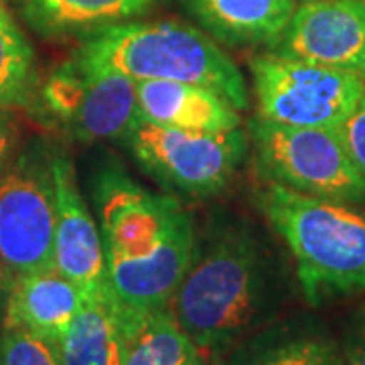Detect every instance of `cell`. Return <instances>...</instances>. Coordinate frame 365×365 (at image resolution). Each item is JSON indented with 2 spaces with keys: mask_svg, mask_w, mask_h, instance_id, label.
I'll use <instances>...</instances> for the list:
<instances>
[{
  "mask_svg": "<svg viewBox=\"0 0 365 365\" xmlns=\"http://www.w3.org/2000/svg\"><path fill=\"white\" fill-rule=\"evenodd\" d=\"M345 365H365V325H361L351 337L347 339L343 351Z\"/></svg>",
  "mask_w": 365,
  "mask_h": 365,
  "instance_id": "23",
  "label": "cell"
},
{
  "mask_svg": "<svg viewBox=\"0 0 365 365\" xmlns=\"http://www.w3.org/2000/svg\"><path fill=\"white\" fill-rule=\"evenodd\" d=\"M45 116L79 143L126 140L140 120L136 81L83 63L71 55L39 90Z\"/></svg>",
  "mask_w": 365,
  "mask_h": 365,
  "instance_id": "8",
  "label": "cell"
},
{
  "mask_svg": "<svg viewBox=\"0 0 365 365\" xmlns=\"http://www.w3.org/2000/svg\"><path fill=\"white\" fill-rule=\"evenodd\" d=\"M256 110L264 122L337 130L365 90V78L278 53L250 61Z\"/></svg>",
  "mask_w": 365,
  "mask_h": 365,
  "instance_id": "5",
  "label": "cell"
},
{
  "mask_svg": "<svg viewBox=\"0 0 365 365\" xmlns=\"http://www.w3.org/2000/svg\"><path fill=\"white\" fill-rule=\"evenodd\" d=\"M250 132L262 179L327 201L365 199V179L337 130L280 126L254 118Z\"/></svg>",
  "mask_w": 365,
  "mask_h": 365,
  "instance_id": "6",
  "label": "cell"
},
{
  "mask_svg": "<svg viewBox=\"0 0 365 365\" xmlns=\"http://www.w3.org/2000/svg\"><path fill=\"white\" fill-rule=\"evenodd\" d=\"M13 282H14V278L11 276V272L4 268V264L0 262V327H2V321H4L6 300H9V294H11Z\"/></svg>",
  "mask_w": 365,
  "mask_h": 365,
  "instance_id": "24",
  "label": "cell"
},
{
  "mask_svg": "<svg viewBox=\"0 0 365 365\" xmlns=\"http://www.w3.org/2000/svg\"><path fill=\"white\" fill-rule=\"evenodd\" d=\"M258 207L290 250L304 300H327L365 290V217L339 201L302 195L268 182Z\"/></svg>",
  "mask_w": 365,
  "mask_h": 365,
  "instance_id": "4",
  "label": "cell"
},
{
  "mask_svg": "<svg viewBox=\"0 0 365 365\" xmlns=\"http://www.w3.org/2000/svg\"><path fill=\"white\" fill-rule=\"evenodd\" d=\"M51 150L29 144L0 175V262L13 278L53 268Z\"/></svg>",
  "mask_w": 365,
  "mask_h": 365,
  "instance_id": "9",
  "label": "cell"
},
{
  "mask_svg": "<svg viewBox=\"0 0 365 365\" xmlns=\"http://www.w3.org/2000/svg\"><path fill=\"white\" fill-rule=\"evenodd\" d=\"M0 365H63L53 341L19 327H0Z\"/></svg>",
  "mask_w": 365,
  "mask_h": 365,
  "instance_id": "20",
  "label": "cell"
},
{
  "mask_svg": "<svg viewBox=\"0 0 365 365\" xmlns=\"http://www.w3.org/2000/svg\"><path fill=\"white\" fill-rule=\"evenodd\" d=\"M55 187L53 266L81 288L86 297L108 290L106 252L96 215L79 191L73 163L66 153L51 150Z\"/></svg>",
  "mask_w": 365,
  "mask_h": 365,
  "instance_id": "11",
  "label": "cell"
},
{
  "mask_svg": "<svg viewBox=\"0 0 365 365\" xmlns=\"http://www.w3.org/2000/svg\"><path fill=\"white\" fill-rule=\"evenodd\" d=\"M23 148V130L19 116L11 108L0 104V175L9 169L19 150Z\"/></svg>",
  "mask_w": 365,
  "mask_h": 365,
  "instance_id": "22",
  "label": "cell"
},
{
  "mask_svg": "<svg viewBox=\"0 0 365 365\" xmlns=\"http://www.w3.org/2000/svg\"><path fill=\"white\" fill-rule=\"evenodd\" d=\"M337 132L355 169L365 179V90L359 102L353 108V112L345 118V122L337 128Z\"/></svg>",
  "mask_w": 365,
  "mask_h": 365,
  "instance_id": "21",
  "label": "cell"
},
{
  "mask_svg": "<svg viewBox=\"0 0 365 365\" xmlns=\"http://www.w3.org/2000/svg\"><path fill=\"white\" fill-rule=\"evenodd\" d=\"M230 365H345L335 341L309 327H270L240 343Z\"/></svg>",
  "mask_w": 365,
  "mask_h": 365,
  "instance_id": "16",
  "label": "cell"
},
{
  "mask_svg": "<svg viewBox=\"0 0 365 365\" xmlns=\"http://www.w3.org/2000/svg\"><path fill=\"white\" fill-rule=\"evenodd\" d=\"M106 252L108 288L138 313L169 309L197 250L193 215L170 193H155L118 165L91 182Z\"/></svg>",
  "mask_w": 365,
  "mask_h": 365,
  "instance_id": "1",
  "label": "cell"
},
{
  "mask_svg": "<svg viewBox=\"0 0 365 365\" xmlns=\"http://www.w3.org/2000/svg\"><path fill=\"white\" fill-rule=\"evenodd\" d=\"M300 2H307V0H300Z\"/></svg>",
  "mask_w": 365,
  "mask_h": 365,
  "instance_id": "26",
  "label": "cell"
},
{
  "mask_svg": "<svg viewBox=\"0 0 365 365\" xmlns=\"http://www.w3.org/2000/svg\"><path fill=\"white\" fill-rule=\"evenodd\" d=\"M33 78V49L13 16L0 6V104L23 100Z\"/></svg>",
  "mask_w": 365,
  "mask_h": 365,
  "instance_id": "19",
  "label": "cell"
},
{
  "mask_svg": "<svg viewBox=\"0 0 365 365\" xmlns=\"http://www.w3.org/2000/svg\"><path fill=\"white\" fill-rule=\"evenodd\" d=\"M199 353L170 309H163L138 313L120 365H191Z\"/></svg>",
  "mask_w": 365,
  "mask_h": 365,
  "instance_id": "18",
  "label": "cell"
},
{
  "mask_svg": "<svg viewBox=\"0 0 365 365\" xmlns=\"http://www.w3.org/2000/svg\"><path fill=\"white\" fill-rule=\"evenodd\" d=\"M191 365H225L220 359V353H199V357H197L195 361Z\"/></svg>",
  "mask_w": 365,
  "mask_h": 365,
  "instance_id": "25",
  "label": "cell"
},
{
  "mask_svg": "<svg viewBox=\"0 0 365 365\" xmlns=\"http://www.w3.org/2000/svg\"><path fill=\"white\" fill-rule=\"evenodd\" d=\"M83 63L134 81H179L217 91L244 112L248 83L235 61L195 26L160 23H118L90 31L73 53Z\"/></svg>",
  "mask_w": 365,
  "mask_h": 365,
  "instance_id": "3",
  "label": "cell"
},
{
  "mask_svg": "<svg viewBox=\"0 0 365 365\" xmlns=\"http://www.w3.org/2000/svg\"><path fill=\"white\" fill-rule=\"evenodd\" d=\"M177 325L203 353H223L248 339L276 309V287L256 237L230 230L195 256L169 304Z\"/></svg>",
  "mask_w": 365,
  "mask_h": 365,
  "instance_id": "2",
  "label": "cell"
},
{
  "mask_svg": "<svg viewBox=\"0 0 365 365\" xmlns=\"http://www.w3.org/2000/svg\"><path fill=\"white\" fill-rule=\"evenodd\" d=\"M124 143L132 157L167 191L209 197L223 191L248 155L242 128L191 132L138 120Z\"/></svg>",
  "mask_w": 365,
  "mask_h": 365,
  "instance_id": "7",
  "label": "cell"
},
{
  "mask_svg": "<svg viewBox=\"0 0 365 365\" xmlns=\"http://www.w3.org/2000/svg\"><path fill=\"white\" fill-rule=\"evenodd\" d=\"M272 53L365 78V0H307Z\"/></svg>",
  "mask_w": 365,
  "mask_h": 365,
  "instance_id": "10",
  "label": "cell"
},
{
  "mask_svg": "<svg viewBox=\"0 0 365 365\" xmlns=\"http://www.w3.org/2000/svg\"><path fill=\"white\" fill-rule=\"evenodd\" d=\"M86 294L55 266L14 278L2 327H19L39 337L59 339L79 313Z\"/></svg>",
  "mask_w": 365,
  "mask_h": 365,
  "instance_id": "14",
  "label": "cell"
},
{
  "mask_svg": "<svg viewBox=\"0 0 365 365\" xmlns=\"http://www.w3.org/2000/svg\"><path fill=\"white\" fill-rule=\"evenodd\" d=\"M138 311L124 307L108 288L86 297L66 333L55 341L63 365H120Z\"/></svg>",
  "mask_w": 365,
  "mask_h": 365,
  "instance_id": "12",
  "label": "cell"
},
{
  "mask_svg": "<svg viewBox=\"0 0 365 365\" xmlns=\"http://www.w3.org/2000/svg\"><path fill=\"white\" fill-rule=\"evenodd\" d=\"M153 0H23L29 23L45 35L96 31L144 13Z\"/></svg>",
  "mask_w": 365,
  "mask_h": 365,
  "instance_id": "17",
  "label": "cell"
},
{
  "mask_svg": "<svg viewBox=\"0 0 365 365\" xmlns=\"http://www.w3.org/2000/svg\"><path fill=\"white\" fill-rule=\"evenodd\" d=\"M138 114L160 126L191 132L240 128L242 116L217 91L179 81H136Z\"/></svg>",
  "mask_w": 365,
  "mask_h": 365,
  "instance_id": "13",
  "label": "cell"
},
{
  "mask_svg": "<svg viewBox=\"0 0 365 365\" xmlns=\"http://www.w3.org/2000/svg\"><path fill=\"white\" fill-rule=\"evenodd\" d=\"M213 39L230 47L274 45L284 33L297 0H181Z\"/></svg>",
  "mask_w": 365,
  "mask_h": 365,
  "instance_id": "15",
  "label": "cell"
}]
</instances>
